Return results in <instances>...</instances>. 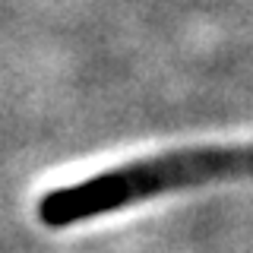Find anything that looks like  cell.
Wrapping results in <instances>:
<instances>
[{"label":"cell","instance_id":"6da1fadb","mask_svg":"<svg viewBox=\"0 0 253 253\" xmlns=\"http://www.w3.org/2000/svg\"><path fill=\"white\" fill-rule=\"evenodd\" d=\"M253 149H215V152H190V155H171L162 162H146L136 168L117 171L105 180H95L85 187H73L63 193L47 196L42 206V215L51 225H63L73 218H85L92 212L121 206L126 200H136L142 193H158L165 187H177L187 180H203L215 171L237 168L250 162Z\"/></svg>","mask_w":253,"mask_h":253}]
</instances>
